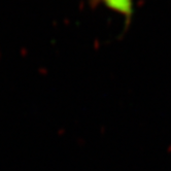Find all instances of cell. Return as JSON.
Here are the masks:
<instances>
[{"label": "cell", "mask_w": 171, "mask_h": 171, "mask_svg": "<svg viewBox=\"0 0 171 171\" xmlns=\"http://www.w3.org/2000/svg\"><path fill=\"white\" fill-rule=\"evenodd\" d=\"M92 6H98L102 4L106 8L120 13L125 18L126 27L129 26L134 13V1L133 0H89Z\"/></svg>", "instance_id": "obj_1"}]
</instances>
